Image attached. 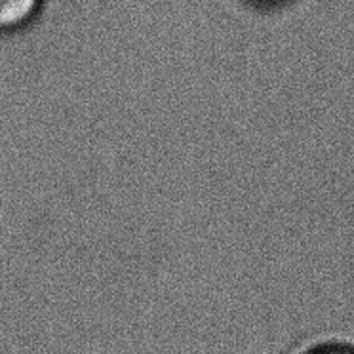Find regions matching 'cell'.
Wrapping results in <instances>:
<instances>
[{
  "label": "cell",
  "instance_id": "2",
  "mask_svg": "<svg viewBox=\"0 0 354 354\" xmlns=\"http://www.w3.org/2000/svg\"><path fill=\"white\" fill-rule=\"evenodd\" d=\"M297 354H354V343L337 337L320 339L313 345L301 348Z\"/></svg>",
  "mask_w": 354,
  "mask_h": 354
},
{
  "label": "cell",
  "instance_id": "1",
  "mask_svg": "<svg viewBox=\"0 0 354 354\" xmlns=\"http://www.w3.org/2000/svg\"><path fill=\"white\" fill-rule=\"evenodd\" d=\"M46 0H0V39L21 37L39 21Z\"/></svg>",
  "mask_w": 354,
  "mask_h": 354
},
{
  "label": "cell",
  "instance_id": "3",
  "mask_svg": "<svg viewBox=\"0 0 354 354\" xmlns=\"http://www.w3.org/2000/svg\"><path fill=\"white\" fill-rule=\"evenodd\" d=\"M255 4H261V6H277L280 2H284V0H252Z\"/></svg>",
  "mask_w": 354,
  "mask_h": 354
}]
</instances>
